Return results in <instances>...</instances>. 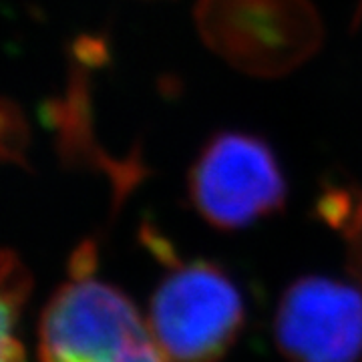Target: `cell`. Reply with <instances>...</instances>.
<instances>
[{
    "mask_svg": "<svg viewBox=\"0 0 362 362\" xmlns=\"http://www.w3.org/2000/svg\"><path fill=\"white\" fill-rule=\"evenodd\" d=\"M40 362H171L123 290L71 276L40 314Z\"/></svg>",
    "mask_w": 362,
    "mask_h": 362,
    "instance_id": "6da1fadb",
    "label": "cell"
},
{
    "mask_svg": "<svg viewBox=\"0 0 362 362\" xmlns=\"http://www.w3.org/2000/svg\"><path fill=\"white\" fill-rule=\"evenodd\" d=\"M195 25L226 63L252 77H282L322 45L310 0H197Z\"/></svg>",
    "mask_w": 362,
    "mask_h": 362,
    "instance_id": "7a4b0ae2",
    "label": "cell"
},
{
    "mask_svg": "<svg viewBox=\"0 0 362 362\" xmlns=\"http://www.w3.org/2000/svg\"><path fill=\"white\" fill-rule=\"evenodd\" d=\"M149 300L147 322L171 362H220L246 322L238 286L218 264L173 259Z\"/></svg>",
    "mask_w": 362,
    "mask_h": 362,
    "instance_id": "3957f363",
    "label": "cell"
},
{
    "mask_svg": "<svg viewBox=\"0 0 362 362\" xmlns=\"http://www.w3.org/2000/svg\"><path fill=\"white\" fill-rule=\"evenodd\" d=\"M187 183L197 214L226 232L280 211L288 192L270 145L242 131L216 133L199 151Z\"/></svg>",
    "mask_w": 362,
    "mask_h": 362,
    "instance_id": "277c9868",
    "label": "cell"
},
{
    "mask_svg": "<svg viewBox=\"0 0 362 362\" xmlns=\"http://www.w3.org/2000/svg\"><path fill=\"white\" fill-rule=\"evenodd\" d=\"M274 340L288 362H358L362 284L320 274L294 280L278 302Z\"/></svg>",
    "mask_w": 362,
    "mask_h": 362,
    "instance_id": "5b68a950",
    "label": "cell"
},
{
    "mask_svg": "<svg viewBox=\"0 0 362 362\" xmlns=\"http://www.w3.org/2000/svg\"><path fill=\"white\" fill-rule=\"evenodd\" d=\"M33 290V276L23 264V259L13 250L2 252V340L14 338L13 330L18 324L21 312L25 310Z\"/></svg>",
    "mask_w": 362,
    "mask_h": 362,
    "instance_id": "8992f818",
    "label": "cell"
},
{
    "mask_svg": "<svg viewBox=\"0 0 362 362\" xmlns=\"http://www.w3.org/2000/svg\"><path fill=\"white\" fill-rule=\"evenodd\" d=\"M28 143L30 131L21 107L11 99L2 101V159L30 171L28 165Z\"/></svg>",
    "mask_w": 362,
    "mask_h": 362,
    "instance_id": "52a82bcc",
    "label": "cell"
},
{
    "mask_svg": "<svg viewBox=\"0 0 362 362\" xmlns=\"http://www.w3.org/2000/svg\"><path fill=\"white\" fill-rule=\"evenodd\" d=\"M352 204H354L350 207L352 211L340 228L346 230V238H349L350 264H352V272H354L352 276L362 284V195L358 199L354 197Z\"/></svg>",
    "mask_w": 362,
    "mask_h": 362,
    "instance_id": "ba28073f",
    "label": "cell"
}]
</instances>
